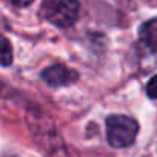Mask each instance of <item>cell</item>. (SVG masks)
<instances>
[{
	"mask_svg": "<svg viewBox=\"0 0 157 157\" xmlns=\"http://www.w3.org/2000/svg\"><path fill=\"white\" fill-rule=\"evenodd\" d=\"M139 125L128 116H111L106 119V139L114 148H126L134 143Z\"/></svg>",
	"mask_w": 157,
	"mask_h": 157,
	"instance_id": "obj_1",
	"label": "cell"
},
{
	"mask_svg": "<svg viewBox=\"0 0 157 157\" xmlns=\"http://www.w3.org/2000/svg\"><path fill=\"white\" fill-rule=\"evenodd\" d=\"M78 8V0H45L42 13L52 25L66 28L77 20Z\"/></svg>",
	"mask_w": 157,
	"mask_h": 157,
	"instance_id": "obj_2",
	"label": "cell"
},
{
	"mask_svg": "<svg viewBox=\"0 0 157 157\" xmlns=\"http://www.w3.org/2000/svg\"><path fill=\"white\" fill-rule=\"evenodd\" d=\"M42 77L49 86H68L77 80V72L63 65H54L46 68Z\"/></svg>",
	"mask_w": 157,
	"mask_h": 157,
	"instance_id": "obj_3",
	"label": "cell"
},
{
	"mask_svg": "<svg viewBox=\"0 0 157 157\" xmlns=\"http://www.w3.org/2000/svg\"><path fill=\"white\" fill-rule=\"evenodd\" d=\"M140 40L149 49H157V19L148 20L140 28Z\"/></svg>",
	"mask_w": 157,
	"mask_h": 157,
	"instance_id": "obj_4",
	"label": "cell"
},
{
	"mask_svg": "<svg viewBox=\"0 0 157 157\" xmlns=\"http://www.w3.org/2000/svg\"><path fill=\"white\" fill-rule=\"evenodd\" d=\"M13 62V48L10 40L0 34V65L2 66H8Z\"/></svg>",
	"mask_w": 157,
	"mask_h": 157,
	"instance_id": "obj_5",
	"label": "cell"
},
{
	"mask_svg": "<svg viewBox=\"0 0 157 157\" xmlns=\"http://www.w3.org/2000/svg\"><path fill=\"white\" fill-rule=\"evenodd\" d=\"M146 94L151 99H157V75H154L146 85Z\"/></svg>",
	"mask_w": 157,
	"mask_h": 157,
	"instance_id": "obj_6",
	"label": "cell"
},
{
	"mask_svg": "<svg viewBox=\"0 0 157 157\" xmlns=\"http://www.w3.org/2000/svg\"><path fill=\"white\" fill-rule=\"evenodd\" d=\"M10 2L14 5V6H19V8H23V6H28L31 5L34 0H10Z\"/></svg>",
	"mask_w": 157,
	"mask_h": 157,
	"instance_id": "obj_7",
	"label": "cell"
}]
</instances>
